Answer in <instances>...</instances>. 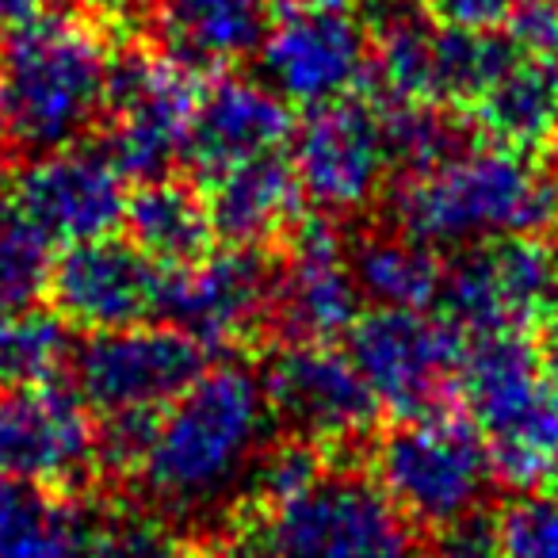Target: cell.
I'll return each mask as SVG.
<instances>
[{"label": "cell", "mask_w": 558, "mask_h": 558, "mask_svg": "<svg viewBox=\"0 0 558 558\" xmlns=\"http://www.w3.org/2000/svg\"><path fill=\"white\" fill-rule=\"evenodd\" d=\"M520 4H524V0H428V12H433L440 24L474 27V32H497V27L509 24Z\"/></svg>", "instance_id": "obj_31"}, {"label": "cell", "mask_w": 558, "mask_h": 558, "mask_svg": "<svg viewBox=\"0 0 558 558\" xmlns=\"http://www.w3.org/2000/svg\"><path fill=\"white\" fill-rule=\"evenodd\" d=\"M47 9V0H0V27H16Z\"/></svg>", "instance_id": "obj_34"}, {"label": "cell", "mask_w": 558, "mask_h": 558, "mask_svg": "<svg viewBox=\"0 0 558 558\" xmlns=\"http://www.w3.org/2000/svg\"><path fill=\"white\" fill-rule=\"evenodd\" d=\"M50 241L9 199H0V314L39 303L50 288Z\"/></svg>", "instance_id": "obj_28"}, {"label": "cell", "mask_w": 558, "mask_h": 558, "mask_svg": "<svg viewBox=\"0 0 558 558\" xmlns=\"http://www.w3.org/2000/svg\"><path fill=\"white\" fill-rule=\"evenodd\" d=\"M4 199L47 241L77 245L116 233L123 226L131 192H126V172L108 149L73 142L27 157L9 177Z\"/></svg>", "instance_id": "obj_14"}, {"label": "cell", "mask_w": 558, "mask_h": 558, "mask_svg": "<svg viewBox=\"0 0 558 558\" xmlns=\"http://www.w3.org/2000/svg\"><path fill=\"white\" fill-rule=\"evenodd\" d=\"M116 50L81 12L43 9L9 27L0 50V119L16 146H73L108 116Z\"/></svg>", "instance_id": "obj_2"}, {"label": "cell", "mask_w": 558, "mask_h": 558, "mask_svg": "<svg viewBox=\"0 0 558 558\" xmlns=\"http://www.w3.org/2000/svg\"><path fill=\"white\" fill-rule=\"evenodd\" d=\"M372 478L413 527H444L482 512L494 459L471 421L448 410L405 417L375 444Z\"/></svg>", "instance_id": "obj_6"}, {"label": "cell", "mask_w": 558, "mask_h": 558, "mask_svg": "<svg viewBox=\"0 0 558 558\" xmlns=\"http://www.w3.org/2000/svg\"><path fill=\"white\" fill-rule=\"evenodd\" d=\"M543 364H547V372H550V379L558 383V314L547 322V337H543Z\"/></svg>", "instance_id": "obj_35"}, {"label": "cell", "mask_w": 558, "mask_h": 558, "mask_svg": "<svg viewBox=\"0 0 558 558\" xmlns=\"http://www.w3.org/2000/svg\"><path fill=\"white\" fill-rule=\"evenodd\" d=\"M360 303L352 248H344L341 233L322 218L299 222L271 283V326L288 344H333L356 326Z\"/></svg>", "instance_id": "obj_18"}, {"label": "cell", "mask_w": 558, "mask_h": 558, "mask_svg": "<svg viewBox=\"0 0 558 558\" xmlns=\"http://www.w3.org/2000/svg\"><path fill=\"white\" fill-rule=\"evenodd\" d=\"M291 169L306 199L326 215L367 210L395 172L383 104L344 96L311 108L291 134Z\"/></svg>", "instance_id": "obj_12"}, {"label": "cell", "mask_w": 558, "mask_h": 558, "mask_svg": "<svg viewBox=\"0 0 558 558\" xmlns=\"http://www.w3.org/2000/svg\"><path fill=\"white\" fill-rule=\"evenodd\" d=\"M344 337V352L372 387L379 410L398 421L448 410L459 387L463 333L444 314L375 306L372 314H360Z\"/></svg>", "instance_id": "obj_9"}, {"label": "cell", "mask_w": 558, "mask_h": 558, "mask_svg": "<svg viewBox=\"0 0 558 558\" xmlns=\"http://www.w3.org/2000/svg\"><path fill=\"white\" fill-rule=\"evenodd\" d=\"M70 356L73 344L58 314H43L39 306L0 314V387L54 383Z\"/></svg>", "instance_id": "obj_27"}, {"label": "cell", "mask_w": 558, "mask_h": 558, "mask_svg": "<svg viewBox=\"0 0 558 558\" xmlns=\"http://www.w3.org/2000/svg\"><path fill=\"white\" fill-rule=\"evenodd\" d=\"M547 184H550V195H555V207H558V138L550 146V161H547Z\"/></svg>", "instance_id": "obj_36"}, {"label": "cell", "mask_w": 558, "mask_h": 558, "mask_svg": "<svg viewBox=\"0 0 558 558\" xmlns=\"http://www.w3.org/2000/svg\"><path fill=\"white\" fill-rule=\"evenodd\" d=\"M271 283L276 271L256 248H207L192 264L165 268L161 318L203 352L241 349L271 322Z\"/></svg>", "instance_id": "obj_15"}, {"label": "cell", "mask_w": 558, "mask_h": 558, "mask_svg": "<svg viewBox=\"0 0 558 558\" xmlns=\"http://www.w3.org/2000/svg\"><path fill=\"white\" fill-rule=\"evenodd\" d=\"M165 54L199 70H226L256 54L268 35V0H157Z\"/></svg>", "instance_id": "obj_22"}, {"label": "cell", "mask_w": 558, "mask_h": 558, "mask_svg": "<svg viewBox=\"0 0 558 558\" xmlns=\"http://www.w3.org/2000/svg\"><path fill=\"white\" fill-rule=\"evenodd\" d=\"M199 93V77L180 58H119L104 123H108V154L126 177L154 180L184 161Z\"/></svg>", "instance_id": "obj_13"}, {"label": "cell", "mask_w": 558, "mask_h": 558, "mask_svg": "<svg viewBox=\"0 0 558 558\" xmlns=\"http://www.w3.org/2000/svg\"><path fill=\"white\" fill-rule=\"evenodd\" d=\"M207 199V215L215 233L226 245L260 248L276 238H288L299 226L303 187L291 169V157H256V161L233 165L218 177L199 184Z\"/></svg>", "instance_id": "obj_21"}, {"label": "cell", "mask_w": 558, "mask_h": 558, "mask_svg": "<svg viewBox=\"0 0 558 558\" xmlns=\"http://www.w3.org/2000/svg\"><path fill=\"white\" fill-rule=\"evenodd\" d=\"M165 268L146 256L131 238H88L65 245L50 268V303L65 326L85 333L123 329L161 318Z\"/></svg>", "instance_id": "obj_17"}, {"label": "cell", "mask_w": 558, "mask_h": 558, "mask_svg": "<svg viewBox=\"0 0 558 558\" xmlns=\"http://www.w3.org/2000/svg\"><path fill=\"white\" fill-rule=\"evenodd\" d=\"M459 398L494 459L497 482L539 489L558 474V383L524 329L482 333L459 356Z\"/></svg>", "instance_id": "obj_5"}, {"label": "cell", "mask_w": 558, "mask_h": 558, "mask_svg": "<svg viewBox=\"0 0 558 558\" xmlns=\"http://www.w3.org/2000/svg\"><path fill=\"white\" fill-rule=\"evenodd\" d=\"M497 558H558V494L520 489L494 517Z\"/></svg>", "instance_id": "obj_30"}, {"label": "cell", "mask_w": 558, "mask_h": 558, "mask_svg": "<svg viewBox=\"0 0 558 558\" xmlns=\"http://www.w3.org/2000/svg\"><path fill=\"white\" fill-rule=\"evenodd\" d=\"M81 558H192V547L165 517L138 509L88 512Z\"/></svg>", "instance_id": "obj_29"}, {"label": "cell", "mask_w": 558, "mask_h": 558, "mask_svg": "<svg viewBox=\"0 0 558 558\" xmlns=\"http://www.w3.org/2000/svg\"><path fill=\"white\" fill-rule=\"evenodd\" d=\"M88 9H96L100 16H111V20H134L142 12H149L157 0H85Z\"/></svg>", "instance_id": "obj_33"}, {"label": "cell", "mask_w": 558, "mask_h": 558, "mask_svg": "<svg viewBox=\"0 0 558 558\" xmlns=\"http://www.w3.org/2000/svg\"><path fill=\"white\" fill-rule=\"evenodd\" d=\"M88 512L43 482L0 474V558H81Z\"/></svg>", "instance_id": "obj_25"}, {"label": "cell", "mask_w": 558, "mask_h": 558, "mask_svg": "<svg viewBox=\"0 0 558 558\" xmlns=\"http://www.w3.org/2000/svg\"><path fill=\"white\" fill-rule=\"evenodd\" d=\"M226 558H421V547L379 482L326 466L299 494L248 501Z\"/></svg>", "instance_id": "obj_4"}, {"label": "cell", "mask_w": 558, "mask_h": 558, "mask_svg": "<svg viewBox=\"0 0 558 558\" xmlns=\"http://www.w3.org/2000/svg\"><path fill=\"white\" fill-rule=\"evenodd\" d=\"M555 215L550 184L527 149L505 142H459L448 157L405 172L395 192L398 230L433 248L535 233Z\"/></svg>", "instance_id": "obj_3"}, {"label": "cell", "mask_w": 558, "mask_h": 558, "mask_svg": "<svg viewBox=\"0 0 558 558\" xmlns=\"http://www.w3.org/2000/svg\"><path fill=\"white\" fill-rule=\"evenodd\" d=\"M260 379L271 417L314 448H349L379 417L372 387L333 344H283Z\"/></svg>", "instance_id": "obj_16"}, {"label": "cell", "mask_w": 558, "mask_h": 558, "mask_svg": "<svg viewBox=\"0 0 558 558\" xmlns=\"http://www.w3.org/2000/svg\"><path fill=\"white\" fill-rule=\"evenodd\" d=\"M512 54L517 39L509 32H474L395 12L372 39V73L395 104L471 111Z\"/></svg>", "instance_id": "obj_7"}, {"label": "cell", "mask_w": 558, "mask_h": 558, "mask_svg": "<svg viewBox=\"0 0 558 558\" xmlns=\"http://www.w3.org/2000/svg\"><path fill=\"white\" fill-rule=\"evenodd\" d=\"M436 558H497L494 520L474 512V517L436 532Z\"/></svg>", "instance_id": "obj_32"}, {"label": "cell", "mask_w": 558, "mask_h": 558, "mask_svg": "<svg viewBox=\"0 0 558 558\" xmlns=\"http://www.w3.org/2000/svg\"><path fill=\"white\" fill-rule=\"evenodd\" d=\"M291 134H295L291 104L268 81L230 73L199 93L184 161L203 184L233 165L279 154L283 142H291Z\"/></svg>", "instance_id": "obj_20"}, {"label": "cell", "mask_w": 558, "mask_h": 558, "mask_svg": "<svg viewBox=\"0 0 558 558\" xmlns=\"http://www.w3.org/2000/svg\"><path fill=\"white\" fill-rule=\"evenodd\" d=\"M256 54L264 81L288 104L311 111L356 96L372 73V35L349 4L299 0L271 16Z\"/></svg>", "instance_id": "obj_11"}, {"label": "cell", "mask_w": 558, "mask_h": 558, "mask_svg": "<svg viewBox=\"0 0 558 558\" xmlns=\"http://www.w3.org/2000/svg\"><path fill=\"white\" fill-rule=\"evenodd\" d=\"M466 116L478 119L486 138L532 149L558 134V62L532 54L517 43V54L489 81Z\"/></svg>", "instance_id": "obj_23"}, {"label": "cell", "mask_w": 558, "mask_h": 558, "mask_svg": "<svg viewBox=\"0 0 558 558\" xmlns=\"http://www.w3.org/2000/svg\"><path fill=\"white\" fill-rule=\"evenodd\" d=\"M100 456L85 402L54 383L0 387V474L70 486Z\"/></svg>", "instance_id": "obj_19"}, {"label": "cell", "mask_w": 558, "mask_h": 558, "mask_svg": "<svg viewBox=\"0 0 558 558\" xmlns=\"http://www.w3.org/2000/svg\"><path fill=\"white\" fill-rule=\"evenodd\" d=\"M203 367V349L169 322L100 329L70 356L73 390L104 425H149Z\"/></svg>", "instance_id": "obj_8"}, {"label": "cell", "mask_w": 558, "mask_h": 558, "mask_svg": "<svg viewBox=\"0 0 558 558\" xmlns=\"http://www.w3.org/2000/svg\"><path fill=\"white\" fill-rule=\"evenodd\" d=\"M264 379L241 364L203 367L146 425L131 471L169 512H207L245 486L268 448Z\"/></svg>", "instance_id": "obj_1"}, {"label": "cell", "mask_w": 558, "mask_h": 558, "mask_svg": "<svg viewBox=\"0 0 558 558\" xmlns=\"http://www.w3.org/2000/svg\"><path fill=\"white\" fill-rule=\"evenodd\" d=\"M440 314L463 337L532 329L558 314V248L535 233L482 241L444 268Z\"/></svg>", "instance_id": "obj_10"}, {"label": "cell", "mask_w": 558, "mask_h": 558, "mask_svg": "<svg viewBox=\"0 0 558 558\" xmlns=\"http://www.w3.org/2000/svg\"><path fill=\"white\" fill-rule=\"evenodd\" d=\"M352 271H356L360 295L375 306L395 311H428L440 303L444 264L433 245L410 238V233H383L367 238L352 248Z\"/></svg>", "instance_id": "obj_26"}, {"label": "cell", "mask_w": 558, "mask_h": 558, "mask_svg": "<svg viewBox=\"0 0 558 558\" xmlns=\"http://www.w3.org/2000/svg\"><path fill=\"white\" fill-rule=\"evenodd\" d=\"M333 4H398V0H333Z\"/></svg>", "instance_id": "obj_37"}, {"label": "cell", "mask_w": 558, "mask_h": 558, "mask_svg": "<svg viewBox=\"0 0 558 558\" xmlns=\"http://www.w3.org/2000/svg\"><path fill=\"white\" fill-rule=\"evenodd\" d=\"M126 238L154 256L161 268H180L203 256L215 238V226L207 215V199L195 187L169 177L142 180L138 192L126 199Z\"/></svg>", "instance_id": "obj_24"}]
</instances>
